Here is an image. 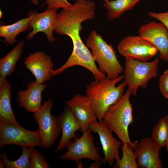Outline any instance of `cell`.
<instances>
[{
  "instance_id": "11",
  "label": "cell",
  "mask_w": 168,
  "mask_h": 168,
  "mask_svg": "<svg viewBox=\"0 0 168 168\" xmlns=\"http://www.w3.org/2000/svg\"><path fill=\"white\" fill-rule=\"evenodd\" d=\"M138 35L152 43L159 52V58L168 61V29L161 22L151 21L142 25Z\"/></svg>"
},
{
  "instance_id": "15",
  "label": "cell",
  "mask_w": 168,
  "mask_h": 168,
  "mask_svg": "<svg viewBox=\"0 0 168 168\" xmlns=\"http://www.w3.org/2000/svg\"><path fill=\"white\" fill-rule=\"evenodd\" d=\"M45 84L35 80L28 83L27 88L19 91L17 95L18 105L29 113H34L42 105V94L46 88Z\"/></svg>"
},
{
  "instance_id": "1",
  "label": "cell",
  "mask_w": 168,
  "mask_h": 168,
  "mask_svg": "<svg viewBox=\"0 0 168 168\" xmlns=\"http://www.w3.org/2000/svg\"><path fill=\"white\" fill-rule=\"evenodd\" d=\"M82 22L80 19L71 18L63 21L58 25L56 33L69 37L72 41L73 49L66 62L59 68L52 70V77L63 73L68 68L79 65L89 70L96 81H100L106 78V75L99 70L91 52L82 40L80 33L82 29Z\"/></svg>"
},
{
  "instance_id": "34",
  "label": "cell",
  "mask_w": 168,
  "mask_h": 168,
  "mask_svg": "<svg viewBox=\"0 0 168 168\" xmlns=\"http://www.w3.org/2000/svg\"><path fill=\"white\" fill-rule=\"evenodd\" d=\"M110 0H103V1L104 2H107V1H109Z\"/></svg>"
},
{
  "instance_id": "35",
  "label": "cell",
  "mask_w": 168,
  "mask_h": 168,
  "mask_svg": "<svg viewBox=\"0 0 168 168\" xmlns=\"http://www.w3.org/2000/svg\"></svg>"
},
{
  "instance_id": "4",
  "label": "cell",
  "mask_w": 168,
  "mask_h": 168,
  "mask_svg": "<svg viewBox=\"0 0 168 168\" xmlns=\"http://www.w3.org/2000/svg\"><path fill=\"white\" fill-rule=\"evenodd\" d=\"M86 45L91 50L94 60L99 70L107 78L117 77L124 68L118 60L111 44H108L96 31H91L86 40Z\"/></svg>"
},
{
  "instance_id": "27",
  "label": "cell",
  "mask_w": 168,
  "mask_h": 168,
  "mask_svg": "<svg viewBox=\"0 0 168 168\" xmlns=\"http://www.w3.org/2000/svg\"><path fill=\"white\" fill-rule=\"evenodd\" d=\"M159 84L161 94L165 98L168 99V68L160 76Z\"/></svg>"
},
{
  "instance_id": "28",
  "label": "cell",
  "mask_w": 168,
  "mask_h": 168,
  "mask_svg": "<svg viewBox=\"0 0 168 168\" xmlns=\"http://www.w3.org/2000/svg\"><path fill=\"white\" fill-rule=\"evenodd\" d=\"M147 14L150 17L156 19L162 23L168 29V11L159 13L150 12H148Z\"/></svg>"
},
{
  "instance_id": "17",
  "label": "cell",
  "mask_w": 168,
  "mask_h": 168,
  "mask_svg": "<svg viewBox=\"0 0 168 168\" xmlns=\"http://www.w3.org/2000/svg\"><path fill=\"white\" fill-rule=\"evenodd\" d=\"M57 118L61 129L62 136L54 153L63 150L71 139L77 138L76 132L80 129L73 112L68 105H66L61 114Z\"/></svg>"
},
{
  "instance_id": "16",
  "label": "cell",
  "mask_w": 168,
  "mask_h": 168,
  "mask_svg": "<svg viewBox=\"0 0 168 168\" xmlns=\"http://www.w3.org/2000/svg\"><path fill=\"white\" fill-rule=\"evenodd\" d=\"M64 103L71 109L82 132L89 128L91 123L97 121L86 96L76 94Z\"/></svg>"
},
{
  "instance_id": "12",
  "label": "cell",
  "mask_w": 168,
  "mask_h": 168,
  "mask_svg": "<svg viewBox=\"0 0 168 168\" xmlns=\"http://www.w3.org/2000/svg\"><path fill=\"white\" fill-rule=\"evenodd\" d=\"M58 14L57 10L54 9L32 13L29 23L32 30L27 34L26 39L31 40L38 33L42 32L46 35L48 42L51 43L56 41L57 39L53 34L57 24Z\"/></svg>"
},
{
  "instance_id": "3",
  "label": "cell",
  "mask_w": 168,
  "mask_h": 168,
  "mask_svg": "<svg viewBox=\"0 0 168 168\" xmlns=\"http://www.w3.org/2000/svg\"><path fill=\"white\" fill-rule=\"evenodd\" d=\"M131 95L128 89L121 99L108 108L103 120L109 128L121 140L123 145L134 150L138 141H131L128 131L129 125L133 122V106L130 101Z\"/></svg>"
},
{
  "instance_id": "18",
  "label": "cell",
  "mask_w": 168,
  "mask_h": 168,
  "mask_svg": "<svg viewBox=\"0 0 168 168\" xmlns=\"http://www.w3.org/2000/svg\"><path fill=\"white\" fill-rule=\"evenodd\" d=\"M11 91V85L6 78H0V121L19 125L12 108Z\"/></svg>"
},
{
  "instance_id": "10",
  "label": "cell",
  "mask_w": 168,
  "mask_h": 168,
  "mask_svg": "<svg viewBox=\"0 0 168 168\" xmlns=\"http://www.w3.org/2000/svg\"><path fill=\"white\" fill-rule=\"evenodd\" d=\"M89 128L99 136L104 156L102 160V164L107 163L109 165L113 166L114 160L117 161L120 159L118 150L121 147V142L114 137L113 131L109 128L103 120L91 123Z\"/></svg>"
},
{
  "instance_id": "7",
  "label": "cell",
  "mask_w": 168,
  "mask_h": 168,
  "mask_svg": "<svg viewBox=\"0 0 168 168\" xmlns=\"http://www.w3.org/2000/svg\"><path fill=\"white\" fill-rule=\"evenodd\" d=\"M53 104L51 99L45 101L33 114L39 126L43 147L46 149L54 144L62 132L57 118L51 113Z\"/></svg>"
},
{
  "instance_id": "20",
  "label": "cell",
  "mask_w": 168,
  "mask_h": 168,
  "mask_svg": "<svg viewBox=\"0 0 168 168\" xmlns=\"http://www.w3.org/2000/svg\"><path fill=\"white\" fill-rule=\"evenodd\" d=\"M31 16L32 13L29 16L12 24L0 26V36L5 39L7 44L13 45L16 42V39L17 35L30 27L29 23Z\"/></svg>"
},
{
  "instance_id": "2",
  "label": "cell",
  "mask_w": 168,
  "mask_h": 168,
  "mask_svg": "<svg viewBox=\"0 0 168 168\" xmlns=\"http://www.w3.org/2000/svg\"><path fill=\"white\" fill-rule=\"evenodd\" d=\"M124 77L123 75L114 79L106 77L100 81H91L86 85L85 96L99 121L103 120L104 114L110 106L116 103L124 95L127 86L125 82L116 86Z\"/></svg>"
},
{
  "instance_id": "6",
  "label": "cell",
  "mask_w": 168,
  "mask_h": 168,
  "mask_svg": "<svg viewBox=\"0 0 168 168\" xmlns=\"http://www.w3.org/2000/svg\"><path fill=\"white\" fill-rule=\"evenodd\" d=\"M8 144L22 146L43 147L38 130L31 131L21 125H15L0 121V147Z\"/></svg>"
},
{
  "instance_id": "19",
  "label": "cell",
  "mask_w": 168,
  "mask_h": 168,
  "mask_svg": "<svg viewBox=\"0 0 168 168\" xmlns=\"http://www.w3.org/2000/svg\"><path fill=\"white\" fill-rule=\"evenodd\" d=\"M24 45L23 40L20 41L12 50L0 59V78H5L12 74L22 55Z\"/></svg>"
},
{
  "instance_id": "22",
  "label": "cell",
  "mask_w": 168,
  "mask_h": 168,
  "mask_svg": "<svg viewBox=\"0 0 168 168\" xmlns=\"http://www.w3.org/2000/svg\"><path fill=\"white\" fill-rule=\"evenodd\" d=\"M151 138L161 149L168 141V115L161 117L153 127Z\"/></svg>"
},
{
  "instance_id": "26",
  "label": "cell",
  "mask_w": 168,
  "mask_h": 168,
  "mask_svg": "<svg viewBox=\"0 0 168 168\" xmlns=\"http://www.w3.org/2000/svg\"><path fill=\"white\" fill-rule=\"evenodd\" d=\"M47 7L46 10L51 9H69L72 7L73 6L67 0H46Z\"/></svg>"
},
{
  "instance_id": "31",
  "label": "cell",
  "mask_w": 168,
  "mask_h": 168,
  "mask_svg": "<svg viewBox=\"0 0 168 168\" xmlns=\"http://www.w3.org/2000/svg\"><path fill=\"white\" fill-rule=\"evenodd\" d=\"M5 167L3 163V162L1 160H0V167L2 168Z\"/></svg>"
},
{
  "instance_id": "5",
  "label": "cell",
  "mask_w": 168,
  "mask_h": 168,
  "mask_svg": "<svg viewBox=\"0 0 168 168\" xmlns=\"http://www.w3.org/2000/svg\"><path fill=\"white\" fill-rule=\"evenodd\" d=\"M159 61V57L151 62L125 59L123 71L124 81L131 95L136 96L139 87L145 89L148 82L152 78L157 77Z\"/></svg>"
},
{
  "instance_id": "30",
  "label": "cell",
  "mask_w": 168,
  "mask_h": 168,
  "mask_svg": "<svg viewBox=\"0 0 168 168\" xmlns=\"http://www.w3.org/2000/svg\"><path fill=\"white\" fill-rule=\"evenodd\" d=\"M32 3L34 5L37 6V5L39 3V1H46V0H30Z\"/></svg>"
},
{
  "instance_id": "33",
  "label": "cell",
  "mask_w": 168,
  "mask_h": 168,
  "mask_svg": "<svg viewBox=\"0 0 168 168\" xmlns=\"http://www.w3.org/2000/svg\"><path fill=\"white\" fill-rule=\"evenodd\" d=\"M2 16V11L0 9V18H1Z\"/></svg>"
},
{
  "instance_id": "13",
  "label": "cell",
  "mask_w": 168,
  "mask_h": 168,
  "mask_svg": "<svg viewBox=\"0 0 168 168\" xmlns=\"http://www.w3.org/2000/svg\"><path fill=\"white\" fill-rule=\"evenodd\" d=\"M26 68L33 74L38 82L44 83L51 79V72L54 64L51 57L42 51L31 53L24 61Z\"/></svg>"
},
{
  "instance_id": "24",
  "label": "cell",
  "mask_w": 168,
  "mask_h": 168,
  "mask_svg": "<svg viewBox=\"0 0 168 168\" xmlns=\"http://www.w3.org/2000/svg\"><path fill=\"white\" fill-rule=\"evenodd\" d=\"M122 156L121 159L114 164V168H137L136 155L134 150L125 145L122 146Z\"/></svg>"
},
{
  "instance_id": "25",
  "label": "cell",
  "mask_w": 168,
  "mask_h": 168,
  "mask_svg": "<svg viewBox=\"0 0 168 168\" xmlns=\"http://www.w3.org/2000/svg\"><path fill=\"white\" fill-rule=\"evenodd\" d=\"M30 168H49V166L43 155L33 147L30 157Z\"/></svg>"
},
{
  "instance_id": "32",
  "label": "cell",
  "mask_w": 168,
  "mask_h": 168,
  "mask_svg": "<svg viewBox=\"0 0 168 168\" xmlns=\"http://www.w3.org/2000/svg\"><path fill=\"white\" fill-rule=\"evenodd\" d=\"M165 147H166V150L167 152L168 153V141L166 143V144Z\"/></svg>"
},
{
  "instance_id": "23",
  "label": "cell",
  "mask_w": 168,
  "mask_h": 168,
  "mask_svg": "<svg viewBox=\"0 0 168 168\" xmlns=\"http://www.w3.org/2000/svg\"><path fill=\"white\" fill-rule=\"evenodd\" d=\"M22 153L19 158L14 161L7 159L5 153L0 154V157L7 168H30V157L33 146H22Z\"/></svg>"
},
{
  "instance_id": "29",
  "label": "cell",
  "mask_w": 168,
  "mask_h": 168,
  "mask_svg": "<svg viewBox=\"0 0 168 168\" xmlns=\"http://www.w3.org/2000/svg\"><path fill=\"white\" fill-rule=\"evenodd\" d=\"M95 162L91 164L88 168H99L102 163L101 162L95 161Z\"/></svg>"
},
{
  "instance_id": "21",
  "label": "cell",
  "mask_w": 168,
  "mask_h": 168,
  "mask_svg": "<svg viewBox=\"0 0 168 168\" xmlns=\"http://www.w3.org/2000/svg\"><path fill=\"white\" fill-rule=\"evenodd\" d=\"M140 0H114L104 2L103 6L107 10L108 20L119 18L124 12L133 9Z\"/></svg>"
},
{
  "instance_id": "8",
  "label": "cell",
  "mask_w": 168,
  "mask_h": 168,
  "mask_svg": "<svg viewBox=\"0 0 168 168\" xmlns=\"http://www.w3.org/2000/svg\"><path fill=\"white\" fill-rule=\"evenodd\" d=\"M91 131L89 128L83 132L80 138H76L74 142L71 140L67 147V152L59 158L68 161H73L77 163L83 158L102 162V159L98 152L100 147L95 145V139Z\"/></svg>"
},
{
  "instance_id": "9",
  "label": "cell",
  "mask_w": 168,
  "mask_h": 168,
  "mask_svg": "<svg viewBox=\"0 0 168 168\" xmlns=\"http://www.w3.org/2000/svg\"><path fill=\"white\" fill-rule=\"evenodd\" d=\"M118 51L126 60L147 61L158 51L150 42L140 35L125 37L119 42Z\"/></svg>"
},
{
  "instance_id": "14",
  "label": "cell",
  "mask_w": 168,
  "mask_h": 168,
  "mask_svg": "<svg viewBox=\"0 0 168 168\" xmlns=\"http://www.w3.org/2000/svg\"><path fill=\"white\" fill-rule=\"evenodd\" d=\"M160 148L151 137L142 138L134 149L137 165L140 168H161L159 157Z\"/></svg>"
}]
</instances>
